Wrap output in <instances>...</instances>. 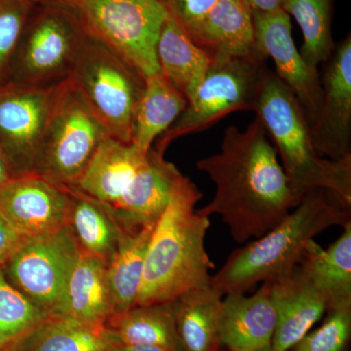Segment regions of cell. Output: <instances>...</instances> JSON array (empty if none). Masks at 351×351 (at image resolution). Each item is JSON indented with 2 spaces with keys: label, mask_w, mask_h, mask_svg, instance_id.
<instances>
[{
  "label": "cell",
  "mask_w": 351,
  "mask_h": 351,
  "mask_svg": "<svg viewBox=\"0 0 351 351\" xmlns=\"http://www.w3.org/2000/svg\"><path fill=\"white\" fill-rule=\"evenodd\" d=\"M191 38L211 55L248 56L260 52L253 13L245 0H219Z\"/></svg>",
  "instance_id": "cell-21"
},
{
  "label": "cell",
  "mask_w": 351,
  "mask_h": 351,
  "mask_svg": "<svg viewBox=\"0 0 351 351\" xmlns=\"http://www.w3.org/2000/svg\"><path fill=\"white\" fill-rule=\"evenodd\" d=\"M253 112L274 142L298 199L325 189L351 205V158L334 161L317 154L299 101L274 71H267Z\"/></svg>",
  "instance_id": "cell-4"
},
{
  "label": "cell",
  "mask_w": 351,
  "mask_h": 351,
  "mask_svg": "<svg viewBox=\"0 0 351 351\" xmlns=\"http://www.w3.org/2000/svg\"><path fill=\"white\" fill-rule=\"evenodd\" d=\"M168 16L191 36L219 0H160Z\"/></svg>",
  "instance_id": "cell-33"
},
{
  "label": "cell",
  "mask_w": 351,
  "mask_h": 351,
  "mask_svg": "<svg viewBox=\"0 0 351 351\" xmlns=\"http://www.w3.org/2000/svg\"><path fill=\"white\" fill-rule=\"evenodd\" d=\"M276 309L269 283L255 294L226 295L221 318V348L226 351H272Z\"/></svg>",
  "instance_id": "cell-16"
},
{
  "label": "cell",
  "mask_w": 351,
  "mask_h": 351,
  "mask_svg": "<svg viewBox=\"0 0 351 351\" xmlns=\"http://www.w3.org/2000/svg\"><path fill=\"white\" fill-rule=\"evenodd\" d=\"M108 320L115 345L151 346L166 351H182L171 302L136 306L113 314Z\"/></svg>",
  "instance_id": "cell-27"
},
{
  "label": "cell",
  "mask_w": 351,
  "mask_h": 351,
  "mask_svg": "<svg viewBox=\"0 0 351 351\" xmlns=\"http://www.w3.org/2000/svg\"><path fill=\"white\" fill-rule=\"evenodd\" d=\"M350 206L331 191H309L269 232L230 254L211 276L210 286L223 297L246 294L258 283L290 276L314 237L332 226L351 223Z\"/></svg>",
  "instance_id": "cell-2"
},
{
  "label": "cell",
  "mask_w": 351,
  "mask_h": 351,
  "mask_svg": "<svg viewBox=\"0 0 351 351\" xmlns=\"http://www.w3.org/2000/svg\"><path fill=\"white\" fill-rule=\"evenodd\" d=\"M196 166L216 186L198 213L221 216L237 243L260 239L300 203L257 117L243 131L228 126L219 152Z\"/></svg>",
  "instance_id": "cell-1"
},
{
  "label": "cell",
  "mask_w": 351,
  "mask_h": 351,
  "mask_svg": "<svg viewBox=\"0 0 351 351\" xmlns=\"http://www.w3.org/2000/svg\"><path fill=\"white\" fill-rule=\"evenodd\" d=\"M267 58L212 55V62L188 107L158 138L156 151L164 154L173 141L200 133L235 112H253L267 71Z\"/></svg>",
  "instance_id": "cell-6"
},
{
  "label": "cell",
  "mask_w": 351,
  "mask_h": 351,
  "mask_svg": "<svg viewBox=\"0 0 351 351\" xmlns=\"http://www.w3.org/2000/svg\"><path fill=\"white\" fill-rule=\"evenodd\" d=\"M87 32L143 78L160 73L156 44L168 14L160 0H75Z\"/></svg>",
  "instance_id": "cell-8"
},
{
  "label": "cell",
  "mask_w": 351,
  "mask_h": 351,
  "mask_svg": "<svg viewBox=\"0 0 351 351\" xmlns=\"http://www.w3.org/2000/svg\"><path fill=\"white\" fill-rule=\"evenodd\" d=\"M64 82L51 87L0 83V152L14 176L36 172L46 128Z\"/></svg>",
  "instance_id": "cell-11"
},
{
  "label": "cell",
  "mask_w": 351,
  "mask_h": 351,
  "mask_svg": "<svg viewBox=\"0 0 351 351\" xmlns=\"http://www.w3.org/2000/svg\"><path fill=\"white\" fill-rule=\"evenodd\" d=\"M71 205V189L36 172L14 176L0 188V211L27 237L69 225Z\"/></svg>",
  "instance_id": "cell-13"
},
{
  "label": "cell",
  "mask_w": 351,
  "mask_h": 351,
  "mask_svg": "<svg viewBox=\"0 0 351 351\" xmlns=\"http://www.w3.org/2000/svg\"><path fill=\"white\" fill-rule=\"evenodd\" d=\"M285 351H295V350H285Z\"/></svg>",
  "instance_id": "cell-39"
},
{
  "label": "cell",
  "mask_w": 351,
  "mask_h": 351,
  "mask_svg": "<svg viewBox=\"0 0 351 351\" xmlns=\"http://www.w3.org/2000/svg\"><path fill=\"white\" fill-rule=\"evenodd\" d=\"M324 323L307 332L292 348L295 351H343L351 335V308L328 311Z\"/></svg>",
  "instance_id": "cell-32"
},
{
  "label": "cell",
  "mask_w": 351,
  "mask_h": 351,
  "mask_svg": "<svg viewBox=\"0 0 351 351\" xmlns=\"http://www.w3.org/2000/svg\"><path fill=\"white\" fill-rule=\"evenodd\" d=\"M36 0H0V83L7 82L9 66Z\"/></svg>",
  "instance_id": "cell-31"
},
{
  "label": "cell",
  "mask_w": 351,
  "mask_h": 351,
  "mask_svg": "<svg viewBox=\"0 0 351 351\" xmlns=\"http://www.w3.org/2000/svg\"><path fill=\"white\" fill-rule=\"evenodd\" d=\"M27 237L18 232L0 211V267L3 265Z\"/></svg>",
  "instance_id": "cell-34"
},
{
  "label": "cell",
  "mask_w": 351,
  "mask_h": 351,
  "mask_svg": "<svg viewBox=\"0 0 351 351\" xmlns=\"http://www.w3.org/2000/svg\"><path fill=\"white\" fill-rule=\"evenodd\" d=\"M252 13H272L282 10L285 0H245Z\"/></svg>",
  "instance_id": "cell-35"
},
{
  "label": "cell",
  "mask_w": 351,
  "mask_h": 351,
  "mask_svg": "<svg viewBox=\"0 0 351 351\" xmlns=\"http://www.w3.org/2000/svg\"><path fill=\"white\" fill-rule=\"evenodd\" d=\"M108 136L69 78L48 122L36 173L59 186L71 188Z\"/></svg>",
  "instance_id": "cell-9"
},
{
  "label": "cell",
  "mask_w": 351,
  "mask_h": 351,
  "mask_svg": "<svg viewBox=\"0 0 351 351\" xmlns=\"http://www.w3.org/2000/svg\"><path fill=\"white\" fill-rule=\"evenodd\" d=\"M22 338L19 351H106L115 345L105 324L66 315L48 316Z\"/></svg>",
  "instance_id": "cell-26"
},
{
  "label": "cell",
  "mask_w": 351,
  "mask_h": 351,
  "mask_svg": "<svg viewBox=\"0 0 351 351\" xmlns=\"http://www.w3.org/2000/svg\"><path fill=\"white\" fill-rule=\"evenodd\" d=\"M282 10L292 15L301 27L302 59L309 68L318 71L336 46L332 32V0H285Z\"/></svg>",
  "instance_id": "cell-29"
},
{
  "label": "cell",
  "mask_w": 351,
  "mask_h": 351,
  "mask_svg": "<svg viewBox=\"0 0 351 351\" xmlns=\"http://www.w3.org/2000/svg\"><path fill=\"white\" fill-rule=\"evenodd\" d=\"M14 177L12 170L4 157L2 152H0V188L5 184L11 178Z\"/></svg>",
  "instance_id": "cell-37"
},
{
  "label": "cell",
  "mask_w": 351,
  "mask_h": 351,
  "mask_svg": "<svg viewBox=\"0 0 351 351\" xmlns=\"http://www.w3.org/2000/svg\"><path fill=\"white\" fill-rule=\"evenodd\" d=\"M201 197L193 181L178 177L147 246L136 306L168 304L210 283L214 263L205 248L210 221L195 209Z\"/></svg>",
  "instance_id": "cell-3"
},
{
  "label": "cell",
  "mask_w": 351,
  "mask_h": 351,
  "mask_svg": "<svg viewBox=\"0 0 351 351\" xmlns=\"http://www.w3.org/2000/svg\"><path fill=\"white\" fill-rule=\"evenodd\" d=\"M298 269L324 298L327 311L351 308V223L325 250L311 240Z\"/></svg>",
  "instance_id": "cell-19"
},
{
  "label": "cell",
  "mask_w": 351,
  "mask_h": 351,
  "mask_svg": "<svg viewBox=\"0 0 351 351\" xmlns=\"http://www.w3.org/2000/svg\"><path fill=\"white\" fill-rule=\"evenodd\" d=\"M188 104L186 96L162 73L145 77L134 112L131 143L142 152L151 151L154 141L173 125Z\"/></svg>",
  "instance_id": "cell-22"
},
{
  "label": "cell",
  "mask_w": 351,
  "mask_h": 351,
  "mask_svg": "<svg viewBox=\"0 0 351 351\" xmlns=\"http://www.w3.org/2000/svg\"><path fill=\"white\" fill-rule=\"evenodd\" d=\"M80 252L69 225L27 237L4 263L5 276L46 315H64L69 277Z\"/></svg>",
  "instance_id": "cell-10"
},
{
  "label": "cell",
  "mask_w": 351,
  "mask_h": 351,
  "mask_svg": "<svg viewBox=\"0 0 351 351\" xmlns=\"http://www.w3.org/2000/svg\"><path fill=\"white\" fill-rule=\"evenodd\" d=\"M71 191L73 205L69 226L80 248L108 265L117 251L121 228L105 204L75 189H71Z\"/></svg>",
  "instance_id": "cell-28"
},
{
  "label": "cell",
  "mask_w": 351,
  "mask_h": 351,
  "mask_svg": "<svg viewBox=\"0 0 351 351\" xmlns=\"http://www.w3.org/2000/svg\"><path fill=\"white\" fill-rule=\"evenodd\" d=\"M147 154L133 143L108 136L71 189L112 207L125 193Z\"/></svg>",
  "instance_id": "cell-17"
},
{
  "label": "cell",
  "mask_w": 351,
  "mask_h": 351,
  "mask_svg": "<svg viewBox=\"0 0 351 351\" xmlns=\"http://www.w3.org/2000/svg\"><path fill=\"white\" fill-rule=\"evenodd\" d=\"M163 154L154 149L147 152L125 193L108 207L120 228L156 225L162 215L176 180L182 174Z\"/></svg>",
  "instance_id": "cell-15"
},
{
  "label": "cell",
  "mask_w": 351,
  "mask_h": 351,
  "mask_svg": "<svg viewBox=\"0 0 351 351\" xmlns=\"http://www.w3.org/2000/svg\"><path fill=\"white\" fill-rule=\"evenodd\" d=\"M256 47L271 58L276 75L295 95L309 126L319 112L322 87L318 71L309 68L295 47L290 16L285 11L253 13Z\"/></svg>",
  "instance_id": "cell-14"
},
{
  "label": "cell",
  "mask_w": 351,
  "mask_h": 351,
  "mask_svg": "<svg viewBox=\"0 0 351 351\" xmlns=\"http://www.w3.org/2000/svg\"><path fill=\"white\" fill-rule=\"evenodd\" d=\"M87 36L73 4L36 1L16 46L7 82L34 87L66 82Z\"/></svg>",
  "instance_id": "cell-5"
},
{
  "label": "cell",
  "mask_w": 351,
  "mask_h": 351,
  "mask_svg": "<svg viewBox=\"0 0 351 351\" xmlns=\"http://www.w3.org/2000/svg\"><path fill=\"white\" fill-rule=\"evenodd\" d=\"M156 58L160 73L188 101L195 94L212 62V55L197 45L169 16L157 40Z\"/></svg>",
  "instance_id": "cell-23"
},
{
  "label": "cell",
  "mask_w": 351,
  "mask_h": 351,
  "mask_svg": "<svg viewBox=\"0 0 351 351\" xmlns=\"http://www.w3.org/2000/svg\"><path fill=\"white\" fill-rule=\"evenodd\" d=\"M182 351H219L223 297L210 286L182 293L171 302Z\"/></svg>",
  "instance_id": "cell-20"
},
{
  "label": "cell",
  "mask_w": 351,
  "mask_h": 351,
  "mask_svg": "<svg viewBox=\"0 0 351 351\" xmlns=\"http://www.w3.org/2000/svg\"><path fill=\"white\" fill-rule=\"evenodd\" d=\"M267 283L277 315L272 351L292 350L322 318L326 302L298 267L290 276Z\"/></svg>",
  "instance_id": "cell-18"
},
{
  "label": "cell",
  "mask_w": 351,
  "mask_h": 351,
  "mask_svg": "<svg viewBox=\"0 0 351 351\" xmlns=\"http://www.w3.org/2000/svg\"><path fill=\"white\" fill-rule=\"evenodd\" d=\"M320 77L322 99L311 126L314 149L334 161L351 158V36L336 44Z\"/></svg>",
  "instance_id": "cell-12"
},
{
  "label": "cell",
  "mask_w": 351,
  "mask_h": 351,
  "mask_svg": "<svg viewBox=\"0 0 351 351\" xmlns=\"http://www.w3.org/2000/svg\"><path fill=\"white\" fill-rule=\"evenodd\" d=\"M156 225L138 228H120L117 251L108 265L113 314L124 313L137 304L145 254Z\"/></svg>",
  "instance_id": "cell-25"
},
{
  "label": "cell",
  "mask_w": 351,
  "mask_h": 351,
  "mask_svg": "<svg viewBox=\"0 0 351 351\" xmlns=\"http://www.w3.org/2000/svg\"><path fill=\"white\" fill-rule=\"evenodd\" d=\"M69 80L108 135L131 143L134 112L144 89V78L88 32Z\"/></svg>",
  "instance_id": "cell-7"
},
{
  "label": "cell",
  "mask_w": 351,
  "mask_h": 351,
  "mask_svg": "<svg viewBox=\"0 0 351 351\" xmlns=\"http://www.w3.org/2000/svg\"><path fill=\"white\" fill-rule=\"evenodd\" d=\"M36 1H59L66 2V3H73L75 0H36Z\"/></svg>",
  "instance_id": "cell-38"
},
{
  "label": "cell",
  "mask_w": 351,
  "mask_h": 351,
  "mask_svg": "<svg viewBox=\"0 0 351 351\" xmlns=\"http://www.w3.org/2000/svg\"><path fill=\"white\" fill-rule=\"evenodd\" d=\"M106 351H166L163 348L151 346L113 345Z\"/></svg>",
  "instance_id": "cell-36"
},
{
  "label": "cell",
  "mask_w": 351,
  "mask_h": 351,
  "mask_svg": "<svg viewBox=\"0 0 351 351\" xmlns=\"http://www.w3.org/2000/svg\"><path fill=\"white\" fill-rule=\"evenodd\" d=\"M64 315L92 324H105L113 315L108 263L82 249L69 277Z\"/></svg>",
  "instance_id": "cell-24"
},
{
  "label": "cell",
  "mask_w": 351,
  "mask_h": 351,
  "mask_svg": "<svg viewBox=\"0 0 351 351\" xmlns=\"http://www.w3.org/2000/svg\"><path fill=\"white\" fill-rule=\"evenodd\" d=\"M47 317L0 267V348L22 338Z\"/></svg>",
  "instance_id": "cell-30"
}]
</instances>
